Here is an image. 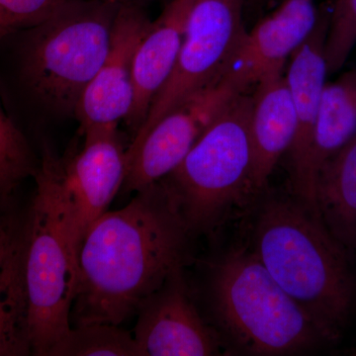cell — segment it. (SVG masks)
Wrapping results in <instances>:
<instances>
[{
	"mask_svg": "<svg viewBox=\"0 0 356 356\" xmlns=\"http://www.w3.org/2000/svg\"><path fill=\"white\" fill-rule=\"evenodd\" d=\"M70 0H0V38L39 25Z\"/></svg>",
	"mask_w": 356,
	"mask_h": 356,
	"instance_id": "7402d4cb",
	"label": "cell"
},
{
	"mask_svg": "<svg viewBox=\"0 0 356 356\" xmlns=\"http://www.w3.org/2000/svg\"><path fill=\"white\" fill-rule=\"evenodd\" d=\"M355 355H356V353H355Z\"/></svg>",
	"mask_w": 356,
	"mask_h": 356,
	"instance_id": "484cf974",
	"label": "cell"
},
{
	"mask_svg": "<svg viewBox=\"0 0 356 356\" xmlns=\"http://www.w3.org/2000/svg\"><path fill=\"white\" fill-rule=\"evenodd\" d=\"M49 356H140L133 334L112 324L79 325L53 348Z\"/></svg>",
	"mask_w": 356,
	"mask_h": 356,
	"instance_id": "d6986e66",
	"label": "cell"
},
{
	"mask_svg": "<svg viewBox=\"0 0 356 356\" xmlns=\"http://www.w3.org/2000/svg\"><path fill=\"white\" fill-rule=\"evenodd\" d=\"M83 134V149L64 163L79 248L89 227L108 211L127 172V149L122 145L117 128L95 129Z\"/></svg>",
	"mask_w": 356,
	"mask_h": 356,
	"instance_id": "7c38bea8",
	"label": "cell"
},
{
	"mask_svg": "<svg viewBox=\"0 0 356 356\" xmlns=\"http://www.w3.org/2000/svg\"><path fill=\"white\" fill-rule=\"evenodd\" d=\"M254 88L250 121L252 186L255 197H259L281 156L292 146L296 114L284 70L262 77Z\"/></svg>",
	"mask_w": 356,
	"mask_h": 356,
	"instance_id": "5bb4252c",
	"label": "cell"
},
{
	"mask_svg": "<svg viewBox=\"0 0 356 356\" xmlns=\"http://www.w3.org/2000/svg\"><path fill=\"white\" fill-rule=\"evenodd\" d=\"M2 215H0V219H1Z\"/></svg>",
	"mask_w": 356,
	"mask_h": 356,
	"instance_id": "d4e9b609",
	"label": "cell"
},
{
	"mask_svg": "<svg viewBox=\"0 0 356 356\" xmlns=\"http://www.w3.org/2000/svg\"><path fill=\"white\" fill-rule=\"evenodd\" d=\"M22 222L0 219V356L31 355L22 273Z\"/></svg>",
	"mask_w": 356,
	"mask_h": 356,
	"instance_id": "2e32d148",
	"label": "cell"
},
{
	"mask_svg": "<svg viewBox=\"0 0 356 356\" xmlns=\"http://www.w3.org/2000/svg\"><path fill=\"white\" fill-rule=\"evenodd\" d=\"M241 93L224 74L165 114L142 140L127 147V172L121 191L136 193L168 177L218 115Z\"/></svg>",
	"mask_w": 356,
	"mask_h": 356,
	"instance_id": "ba28073f",
	"label": "cell"
},
{
	"mask_svg": "<svg viewBox=\"0 0 356 356\" xmlns=\"http://www.w3.org/2000/svg\"><path fill=\"white\" fill-rule=\"evenodd\" d=\"M192 3L193 0H172L138 44L133 63V105L126 119L135 134L175 67Z\"/></svg>",
	"mask_w": 356,
	"mask_h": 356,
	"instance_id": "9a60e30c",
	"label": "cell"
},
{
	"mask_svg": "<svg viewBox=\"0 0 356 356\" xmlns=\"http://www.w3.org/2000/svg\"><path fill=\"white\" fill-rule=\"evenodd\" d=\"M152 24L139 8L122 4L115 18L111 47L95 77L84 89L74 116L83 132L117 128L133 105V63L138 44Z\"/></svg>",
	"mask_w": 356,
	"mask_h": 356,
	"instance_id": "8fae6325",
	"label": "cell"
},
{
	"mask_svg": "<svg viewBox=\"0 0 356 356\" xmlns=\"http://www.w3.org/2000/svg\"><path fill=\"white\" fill-rule=\"evenodd\" d=\"M121 6L115 0H70L35 26L26 74L54 111L76 115L84 89L108 55Z\"/></svg>",
	"mask_w": 356,
	"mask_h": 356,
	"instance_id": "8992f818",
	"label": "cell"
},
{
	"mask_svg": "<svg viewBox=\"0 0 356 356\" xmlns=\"http://www.w3.org/2000/svg\"><path fill=\"white\" fill-rule=\"evenodd\" d=\"M245 6V0H193L175 67L131 144L187 97L224 76L247 33Z\"/></svg>",
	"mask_w": 356,
	"mask_h": 356,
	"instance_id": "52a82bcc",
	"label": "cell"
},
{
	"mask_svg": "<svg viewBox=\"0 0 356 356\" xmlns=\"http://www.w3.org/2000/svg\"><path fill=\"white\" fill-rule=\"evenodd\" d=\"M252 95L236 96L179 165L161 179L192 236L214 233L235 207L255 197L250 121Z\"/></svg>",
	"mask_w": 356,
	"mask_h": 356,
	"instance_id": "277c9868",
	"label": "cell"
},
{
	"mask_svg": "<svg viewBox=\"0 0 356 356\" xmlns=\"http://www.w3.org/2000/svg\"><path fill=\"white\" fill-rule=\"evenodd\" d=\"M115 1L119 2V3L122 4L121 0H115Z\"/></svg>",
	"mask_w": 356,
	"mask_h": 356,
	"instance_id": "cb8c5ba5",
	"label": "cell"
},
{
	"mask_svg": "<svg viewBox=\"0 0 356 356\" xmlns=\"http://www.w3.org/2000/svg\"><path fill=\"white\" fill-rule=\"evenodd\" d=\"M34 195L22 221V273L31 355L49 356L69 332L76 297L79 245L64 163L44 145Z\"/></svg>",
	"mask_w": 356,
	"mask_h": 356,
	"instance_id": "3957f363",
	"label": "cell"
},
{
	"mask_svg": "<svg viewBox=\"0 0 356 356\" xmlns=\"http://www.w3.org/2000/svg\"><path fill=\"white\" fill-rule=\"evenodd\" d=\"M318 14L314 0H284L252 31L245 33L225 74L247 92L262 77L284 70L287 58L310 36Z\"/></svg>",
	"mask_w": 356,
	"mask_h": 356,
	"instance_id": "4fadbf2b",
	"label": "cell"
},
{
	"mask_svg": "<svg viewBox=\"0 0 356 356\" xmlns=\"http://www.w3.org/2000/svg\"><path fill=\"white\" fill-rule=\"evenodd\" d=\"M355 137L356 70H351L323 89L312 151L315 184L321 166Z\"/></svg>",
	"mask_w": 356,
	"mask_h": 356,
	"instance_id": "ac0fdd59",
	"label": "cell"
},
{
	"mask_svg": "<svg viewBox=\"0 0 356 356\" xmlns=\"http://www.w3.org/2000/svg\"><path fill=\"white\" fill-rule=\"evenodd\" d=\"M356 44V0H336L325 41L327 74L339 72Z\"/></svg>",
	"mask_w": 356,
	"mask_h": 356,
	"instance_id": "44dd1931",
	"label": "cell"
},
{
	"mask_svg": "<svg viewBox=\"0 0 356 356\" xmlns=\"http://www.w3.org/2000/svg\"><path fill=\"white\" fill-rule=\"evenodd\" d=\"M316 202L325 228L355 257L356 137L321 166Z\"/></svg>",
	"mask_w": 356,
	"mask_h": 356,
	"instance_id": "e0dca14e",
	"label": "cell"
},
{
	"mask_svg": "<svg viewBox=\"0 0 356 356\" xmlns=\"http://www.w3.org/2000/svg\"><path fill=\"white\" fill-rule=\"evenodd\" d=\"M250 1H255L259 2V3H264V2L266 1V0H250Z\"/></svg>",
	"mask_w": 356,
	"mask_h": 356,
	"instance_id": "603a6c76",
	"label": "cell"
},
{
	"mask_svg": "<svg viewBox=\"0 0 356 356\" xmlns=\"http://www.w3.org/2000/svg\"><path fill=\"white\" fill-rule=\"evenodd\" d=\"M262 199L252 252L327 343L343 336L356 307L353 257L320 216L294 196Z\"/></svg>",
	"mask_w": 356,
	"mask_h": 356,
	"instance_id": "7a4b0ae2",
	"label": "cell"
},
{
	"mask_svg": "<svg viewBox=\"0 0 356 356\" xmlns=\"http://www.w3.org/2000/svg\"><path fill=\"white\" fill-rule=\"evenodd\" d=\"M329 18V11L320 10L317 24L290 57L291 62L285 74L296 114V134L288 151L291 194L318 215L312 151L321 96L327 83L325 41Z\"/></svg>",
	"mask_w": 356,
	"mask_h": 356,
	"instance_id": "30bf717a",
	"label": "cell"
},
{
	"mask_svg": "<svg viewBox=\"0 0 356 356\" xmlns=\"http://www.w3.org/2000/svg\"><path fill=\"white\" fill-rule=\"evenodd\" d=\"M210 298L218 325L248 355H294L327 343L252 250H231L215 264Z\"/></svg>",
	"mask_w": 356,
	"mask_h": 356,
	"instance_id": "5b68a950",
	"label": "cell"
},
{
	"mask_svg": "<svg viewBox=\"0 0 356 356\" xmlns=\"http://www.w3.org/2000/svg\"><path fill=\"white\" fill-rule=\"evenodd\" d=\"M37 168L27 142L0 103V211L10 207L16 188L26 177H34Z\"/></svg>",
	"mask_w": 356,
	"mask_h": 356,
	"instance_id": "ffe728a7",
	"label": "cell"
},
{
	"mask_svg": "<svg viewBox=\"0 0 356 356\" xmlns=\"http://www.w3.org/2000/svg\"><path fill=\"white\" fill-rule=\"evenodd\" d=\"M125 207L107 211L79 248L72 327L121 325L178 266L191 235L161 182L136 192Z\"/></svg>",
	"mask_w": 356,
	"mask_h": 356,
	"instance_id": "6da1fadb",
	"label": "cell"
},
{
	"mask_svg": "<svg viewBox=\"0 0 356 356\" xmlns=\"http://www.w3.org/2000/svg\"><path fill=\"white\" fill-rule=\"evenodd\" d=\"M178 266L140 306L134 339L140 356L221 355V337L199 313Z\"/></svg>",
	"mask_w": 356,
	"mask_h": 356,
	"instance_id": "9c48e42d",
	"label": "cell"
}]
</instances>
